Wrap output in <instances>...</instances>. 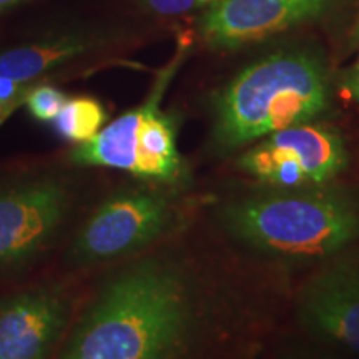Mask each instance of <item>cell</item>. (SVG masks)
I'll list each match as a JSON object with an SVG mask.
<instances>
[{
	"instance_id": "1",
	"label": "cell",
	"mask_w": 359,
	"mask_h": 359,
	"mask_svg": "<svg viewBox=\"0 0 359 359\" xmlns=\"http://www.w3.org/2000/svg\"><path fill=\"white\" fill-rule=\"evenodd\" d=\"M206 313L205 291L185 258H135L98 285L58 359H182Z\"/></svg>"
},
{
	"instance_id": "2",
	"label": "cell",
	"mask_w": 359,
	"mask_h": 359,
	"mask_svg": "<svg viewBox=\"0 0 359 359\" xmlns=\"http://www.w3.org/2000/svg\"><path fill=\"white\" fill-rule=\"evenodd\" d=\"M223 230L262 257L278 262L331 258L359 238V203L341 188L268 187L218 210Z\"/></svg>"
},
{
	"instance_id": "3",
	"label": "cell",
	"mask_w": 359,
	"mask_h": 359,
	"mask_svg": "<svg viewBox=\"0 0 359 359\" xmlns=\"http://www.w3.org/2000/svg\"><path fill=\"white\" fill-rule=\"evenodd\" d=\"M330 105L320 58L276 52L241 70L215 102L213 143L233 151L268 135L316 118Z\"/></svg>"
},
{
	"instance_id": "4",
	"label": "cell",
	"mask_w": 359,
	"mask_h": 359,
	"mask_svg": "<svg viewBox=\"0 0 359 359\" xmlns=\"http://www.w3.org/2000/svg\"><path fill=\"white\" fill-rule=\"evenodd\" d=\"M185 53V47L180 48L177 57L160 72L142 105L111 120L90 140L79 143L70 154L72 163L120 170L165 185L185 180V161L178 151L175 120L161 110L165 92Z\"/></svg>"
},
{
	"instance_id": "5",
	"label": "cell",
	"mask_w": 359,
	"mask_h": 359,
	"mask_svg": "<svg viewBox=\"0 0 359 359\" xmlns=\"http://www.w3.org/2000/svg\"><path fill=\"white\" fill-rule=\"evenodd\" d=\"M178 206L172 195L148 188H123L90 213L72 240L67 262L93 266L142 253L173 230Z\"/></svg>"
},
{
	"instance_id": "6",
	"label": "cell",
	"mask_w": 359,
	"mask_h": 359,
	"mask_svg": "<svg viewBox=\"0 0 359 359\" xmlns=\"http://www.w3.org/2000/svg\"><path fill=\"white\" fill-rule=\"evenodd\" d=\"M70 208V187L55 175L0 187V273L37 262L57 240Z\"/></svg>"
},
{
	"instance_id": "7",
	"label": "cell",
	"mask_w": 359,
	"mask_h": 359,
	"mask_svg": "<svg viewBox=\"0 0 359 359\" xmlns=\"http://www.w3.org/2000/svg\"><path fill=\"white\" fill-rule=\"evenodd\" d=\"M238 165L268 187L326 185L348 165V151L338 132L308 122L262 138Z\"/></svg>"
},
{
	"instance_id": "8",
	"label": "cell",
	"mask_w": 359,
	"mask_h": 359,
	"mask_svg": "<svg viewBox=\"0 0 359 359\" xmlns=\"http://www.w3.org/2000/svg\"><path fill=\"white\" fill-rule=\"evenodd\" d=\"M74 313L67 286L45 283L0 298V359H48Z\"/></svg>"
},
{
	"instance_id": "9",
	"label": "cell",
	"mask_w": 359,
	"mask_h": 359,
	"mask_svg": "<svg viewBox=\"0 0 359 359\" xmlns=\"http://www.w3.org/2000/svg\"><path fill=\"white\" fill-rule=\"evenodd\" d=\"M296 313L309 333L359 353L358 259H338L309 278Z\"/></svg>"
},
{
	"instance_id": "10",
	"label": "cell",
	"mask_w": 359,
	"mask_h": 359,
	"mask_svg": "<svg viewBox=\"0 0 359 359\" xmlns=\"http://www.w3.org/2000/svg\"><path fill=\"white\" fill-rule=\"evenodd\" d=\"M333 0H218L201 17L206 45L218 50L258 42L311 17Z\"/></svg>"
},
{
	"instance_id": "11",
	"label": "cell",
	"mask_w": 359,
	"mask_h": 359,
	"mask_svg": "<svg viewBox=\"0 0 359 359\" xmlns=\"http://www.w3.org/2000/svg\"><path fill=\"white\" fill-rule=\"evenodd\" d=\"M95 43V39L83 34H67L42 42L22 45L0 53V77L15 82L32 83L45 72L62 67L75 57L83 55Z\"/></svg>"
},
{
	"instance_id": "12",
	"label": "cell",
	"mask_w": 359,
	"mask_h": 359,
	"mask_svg": "<svg viewBox=\"0 0 359 359\" xmlns=\"http://www.w3.org/2000/svg\"><path fill=\"white\" fill-rule=\"evenodd\" d=\"M105 122L107 111L100 102L92 97H75L67 100L52 125L58 137L79 145L95 137Z\"/></svg>"
},
{
	"instance_id": "13",
	"label": "cell",
	"mask_w": 359,
	"mask_h": 359,
	"mask_svg": "<svg viewBox=\"0 0 359 359\" xmlns=\"http://www.w3.org/2000/svg\"><path fill=\"white\" fill-rule=\"evenodd\" d=\"M67 100L69 97L62 90L52 85H37V87H32L27 95L25 105L35 120L52 123L58 111L64 109Z\"/></svg>"
},
{
	"instance_id": "14",
	"label": "cell",
	"mask_w": 359,
	"mask_h": 359,
	"mask_svg": "<svg viewBox=\"0 0 359 359\" xmlns=\"http://www.w3.org/2000/svg\"><path fill=\"white\" fill-rule=\"evenodd\" d=\"M34 85L15 82L12 79L0 77V109L19 110L25 105L27 95L32 90Z\"/></svg>"
},
{
	"instance_id": "15",
	"label": "cell",
	"mask_w": 359,
	"mask_h": 359,
	"mask_svg": "<svg viewBox=\"0 0 359 359\" xmlns=\"http://www.w3.org/2000/svg\"><path fill=\"white\" fill-rule=\"evenodd\" d=\"M218 0H143L148 11L160 13V15H178L196 8L212 6Z\"/></svg>"
},
{
	"instance_id": "16",
	"label": "cell",
	"mask_w": 359,
	"mask_h": 359,
	"mask_svg": "<svg viewBox=\"0 0 359 359\" xmlns=\"http://www.w3.org/2000/svg\"><path fill=\"white\" fill-rule=\"evenodd\" d=\"M20 2H24V0H0V12L7 11V8L17 6Z\"/></svg>"
},
{
	"instance_id": "17",
	"label": "cell",
	"mask_w": 359,
	"mask_h": 359,
	"mask_svg": "<svg viewBox=\"0 0 359 359\" xmlns=\"http://www.w3.org/2000/svg\"><path fill=\"white\" fill-rule=\"evenodd\" d=\"M349 88H351L353 95L359 98V70H358L356 77H354V79L351 80V83H349Z\"/></svg>"
},
{
	"instance_id": "18",
	"label": "cell",
	"mask_w": 359,
	"mask_h": 359,
	"mask_svg": "<svg viewBox=\"0 0 359 359\" xmlns=\"http://www.w3.org/2000/svg\"><path fill=\"white\" fill-rule=\"evenodd\" d=\"M13 111L15 110H11V109H0V125H2L4 122H6V120L8 118V116H11Z\"/></svg>"
},
{
	"instance_id": "19",
	"label": "cell",
	"mask_w": 359,
	"mask_h": 359,
	"mask_svg": "<svg viewBox=\"0 0 359 359\" xmlns=\"http://www.w3.org/2000/svg\"><path fill=\"white\" fill-rule=\"evenodd\" d=\"M354 37L359 39V19L356 22V25H354Z\"/></svg>"
},
{
	"instance_id": "20",
	"label": "cell",
	"mask_w": 359,
	"mask_h": 359,
	"mask_svg": "<svg viewBox=\"0 0 359 359\" xmlns=\"http://www.w3.org/2000/svg\"><path fill=\"white\" fill-rule=\"evenodd\" d=\"M298 359H323V358H298Z\"/></svg>"
},
{
	"instance_id": "21",
	"label": "cell",
	"mask_w": 359,
	"mask_h": 359,
	"mask_svg": "<svg viewBox=\"0 0 359 359\" xmlns=\"http://www.w3.org/2000/svg\"><path fill=\"white\" fill-rule=\"evenodd\" d=\"M358 70H359V65H358Z\"/></svg>"
}]
</instances>
